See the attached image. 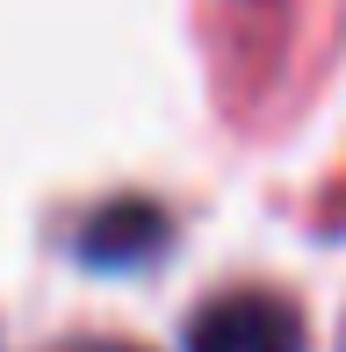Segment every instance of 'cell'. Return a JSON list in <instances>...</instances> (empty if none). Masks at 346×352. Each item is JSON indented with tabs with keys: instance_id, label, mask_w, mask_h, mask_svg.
I'll list each match as a JSON object with an SVG mask.
<instances>
[{
	"instance_id": "6da1fadb",
	"label": "cell",
	"mask_w": 346,
	"mask_h": 352,
	"mask_svg": "<svg viewBox=\"0 0 346 352\" xmlns=\"http://www.w3.org/2000/svg\"><path fill=\"white\" fill-rule=\"evenodd\" d=\"M187 352H303V324L281 295H224L187 324Z\"/></svg>"
}]
</instances>
